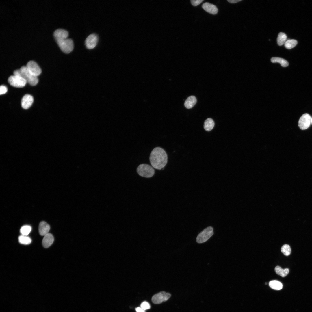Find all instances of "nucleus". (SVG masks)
I'll return each instance as SVG.
<instances>
[{"mask_svg": "<svg viewBox=\"0 0 312 312\" xmlns=\"http://www.w3.org/2000/svg\"><path fill=\"white\" fill-rule=\"evenodd\" d=\"M149 160L153 168L157 170H161L164 168L167 162V155L164 149L157 147L151 151Z\"/></svg>", "mask_w": 312, "mask_h": 312, "instance_id": "nucleus-1", "label": "nucleus"}, {"mask_svg": "<svg viewBox=\"0 0 312 312\" xmlns=\"http://www.w3.org/2000/svg\"><path fill=\"white\" fill-rule=\"evenodd\" d=\"M13 74L21 77L26 80L27 83L31 86L36 85L38 82L37 77L31 74L27 70L26 66H22L20 69L14 70Z\"/></svg>", "mask_w": 312, "mask_h": 312, "instance_id": "nucleus-2", "label": "nucleus"}, {"mask_svg": "<svg viewBox=\"0 0 312 312\" xmlns=\"http://www.w3.org/2000/svg\"><path fill=\"white\" fill-rule=\"evenodd\" d=\"M61 50L66 54L71 52L74 49V43L71 39L62 37L55 38Z\"/></svg>", "mask_w": 312, "mask_h": 312, "instance_id": "nucleus-3", "label": "nucleus"}, {"mask_svg": "<svg viewBox=\"0 0 312 312\" xmlns=\"http://www.w3.org/2000/svg\"><path fill=\"white\" fill-rule=\"evenodd\" d=\"M136 171L139 175L146 178L152 177L155 173V170L152 166L144 164L139 165L137 168Z\"/></svg>", "mask_w": 312, "mask_h": 312, "instance_id": "nucleus-4", "label": "nucleus"}, {"mask_svg": "<svg viewBox=\"0 0 312 312\" xmlns=\"http://www.w3.org/2000/svg\"><path fill=\"white\" fill-rule=\"evenodd\" d=\"M213 229L211 226H209L201 231L196 238V242L198 243L205 242L213 234Z\"/></svg>", "mask_w": 312, "mask_h": 312, "instance_id": "nucleus-5", "label": "nucleus"}, {"mask_svg": "<svg viewBox=\"0 0 312 312\" xmlns=\"http://www.w3.org/2000/svg\"><path fill=\"white\" fill-rule=\"evenodd\" d=\"M8 82L10 85L16 88L23 87L27 83L26 80L21 77L14 75L9 77Z\"/></svg>", "mask_w": 312, "mask_h": 312, "instance_id": "nucleus-6", "label": "nucleus"}, {"mask_svg": "<svg viewBox=\"0 0 312 312\" xmlns=\"http://www.w3.org/2000/svg\"><path fill=\"white\" fill-rule=\"evenodd\" d=\"M171 296L169 293L161 291L154 295L151 299L152 302L155 304H159L167 300Z\"/></svg>", "mask_w": 312, "mask_h": 312, "instance_id": "nucleus-7", "label": "nucleus"}, {"mask_svg": "<svg viewBox=\"0 0 312 312\" xmlns=\"http://www.w3.org/2000/svg\"><path fill=\"white\" fill-rule=\"evenodd\" d=\"M26 67L28 71L33 76L37 77L41 73V70L34 61L31 60L27 63Z\"/></svg>", "mask_w": 312, "mask_h": 312, "instance_id": "nucleus-8", "label": "nucleus"}, {"mask_svg": "<svg viewBox=\"0 0 312 312\" xmlns=\"http://www.w3.org/2000/svg\"><path fill=\"white\" fill-rule=\"evenodd\" d=\"M311 123V117L308 114L305 113L300 117L298 121V126L302 130L307 129Z\"/></svg>", "mask_w": 312, "mask_h": 312, "instance_id": "nucleus-9", "label": "nucleus"}, {"mask_svg": "<svg viewBox=\"0 0 312 312\" xmlns=\"http://www.w3.org/2000/svg\"><path fill=\"white\" fill-rule=\"evenodd\" d=\"M98 41V35L95 34L90 35L86 39L85 44L86 48L89 49L94 48L97 45Z\"/></svg>", "mask_w": 312, "mask_h": 312, "instance_id": "nucleus-10", "label": "nucleus"}, {"mask_svg": "<svg viewBox=\"0 0 312 312\" xmlns=\"http://www.w3.org/2000/svg\"><path fill=\"white\" fill-rule=\"evenodd\" d=\"M34 101L33 96L29 94L24 96L21 101L22 107L25 109H27L32 105Z\"/></svg>", "mask_w": 312, "mask_h": 312, "instance_id": "nucleus-11", "label": "nucleus"}, {"mask_svg": "<svg viewBox=\"0 0 312 312\" xmlns=\"http://www.w3.org/2000/svg\"><path fill=\"white\" fill-rule=\"evenodd\" d=\"M202 7L206 12L212 14H216L218 12V8L215 5L208 2L204 3Z\"/></svg>", "mask_w": 312, "mask_h": 312, "instance_id": "nucleus-12", "label": "nucleus"}, {"mask_svg": "<svg viewBox=\"0 0 312 312\" xmlns=\"http://www.w3.org/2000/svg\"><path fill=\"white\" fill-rule=\"evenodd\" d=\"M53 241L54 237L53 235L48 233L44 236L42 242V245L44 247L48 248L51 245Z\"/></svg>", "mask_w": 312, "mask_h": 312, "instance_id": "nucleus-13", "label": "nucleus"}, {"mask_svg": "<svg viewBox=\"0 0 312 312\" xmlns=\"http://www.w3.org/2000/svg\"><path fill=\"white\" fill-rule=\"evenodd\" d=\"M49 225L46 222H41L39 225L38 231L39 234L41 236H44L50 230Z\"/></svg>", "mask_w": 312, "mask_h": 312, "instance_id": "nucleus-14", "label": "nucleus"}, {"mask_svg": "<svg viewBox=\"0 0 312 312\" xmlns=\"http://www.w3.org/2000/svg\"><path fill=\"white\" fill-rule=\"evenodd\" d=\"M196 101L197 100L196 97L194 96H191L186 99L184 105L187 108L190 109L195 105Z\"/></svg>", "mask_w": 312, "mask_h": 312, "instance_id": "nucleus-15", "label": "nucleus"}, {"mask_svg": "<svg viewBox=\"0 0 312 312\" xmlns=\"http://www.w3.org/2000/svg\"><path fill=\"white\" fill-rule=\"evenodd\" d=\"M53 35L54 38L61 37L67 38L69 34L68 31L64 29H58L54 31Z\"/></svg>", "mask_w": 312, "mask_h": 312, "instance_id": "nucleus-16", "label": "nucleus"}, {"mask_svg": "<svg viewBox=\"0 0 312 312\" xmlns=\"http://www.w3.org/2000/svg\"><path fill=\"white\" fill-rule=\"evenodd\" d=\"M214 124V122L212 119L210 118H208L205 120L204 122V128L206 131H210L213 129Z\"/></svg>", "mask_w": 312, "mask_h": 312, "instance_id": "nucleus-17", "label": "nucleus"}, {"mask_svg": "<svg viewBox=\"0 0 312 312\" xmlns=\"http://www.w3.org/2000/svg\"><path fill=\"white\" fill-rule=\"evenodd\" d=\"M269 286L272 289L275 290H280L283 287V285L280 281L277 280L271 281L269 282Z\"/></svg>", "mask_w": 312, "mask_h": 312, "instance_id": "nucleus-18", "label": "nucleus"}, {"mask_svg": "<svg viewBox=\"0 0 312 312\" xmlns=\"http://www.w3.org/2000/svg\"><path fill=\"white\" fill-rule=\"evenodd\" d=\"M271 60L272 63H278L283 67L287 66L289 65L288 62L285 60L279 57H273Z\"/></svg>", "mask_w": 312, "mask_h": 312, "instance_id": "nucleus-19", "label": "nucleus"}, {"mask_svg": "<svg viewBox=\"0 0 312 312\" xmlns=\"http://www.w3.org/2000/svg\"><path fill=\"white\" fill-rule=\"evenodd\" d=\"M275 271L277 274L283 277L288 274L289 270L287 268L283 269L279 266H277L275 268Z\"/></svg>", "mask_w": 312, "mask_h": 312, "instance_id": "nucleus-20", "label": "nucleus"}, {"mask_svg": "<svg viewBox=\"0 0 312 312\" xmlns=\"http://www.w3.org/2000/svg\"><path fill=\"white\" fill-rule=\"evenodd\" d=\"M286 35L283 32H280L277 38V43L279 46H282L284 44L287 40Z\"/></svg>", "mask_w": 312, "mask_h": 312, "instance_id": "nucleus-21", "label": "nucleus"}, {"mask_svg": "<svg viewBox=\"0 0 312 312\" xmlns=\"http://www.w3.org/2000/svg\"><path fill=\"white\" fill-rule=\"evenodd\" d=\"M18 240L20 244L24 245L29 244L31 242V240L30 237L27 236L22 235L19 237Z\"/></svg>", "mask_w": 312, "mask_h": 312, "instance_id": "nucleus-22", "label": "nucleus"}, {"mask_svg": "<svg viewBox=\"0 0 312 312\" xmlns=\"http://www.w3.org/2000/svg\"><path fill=\"white\" fill-rule=\"evenodd\" d=\"M297 43V41L295 40L288 39L285 43L284 46L286 49H290L295 47Z\"/></svg>", "mask_w": 312, "mask_h": 312, "instance_id": "nucleus-23", "label": "nucleus"}, {"mask_svg": "<svg viewBox=\"0 0 312 312\" xmlns=\"http://www.w3.org/2000/svg\"><path fill=\"white\" fill-rule=\"evenodd\" d=\"M31 230V226L25 225L22 226L20 229V232L22 235L27 236L30 232Z\"/></svg>", "mask_w": 312, "mask_h": 312, "instance_id": "nucleus-24", "label": "nucleus"}, {"mask_svg": "<svg viewBox=\"0 0 312 312\" xmlns=\"http://www.w3.org/2000/svg\"><path fill=\"white\" fill-rule=\"evenodd\" d=\"M281 251L285 255L287 256L291 253V249L289 245L285 244L281 247Z\"/></svg>", "mask_w": 312, "mask_h": 312, "instance_id": "nucleus-25", "label": "nucleus"}, {"mask_svg": "<svg viewBox=\"0 0 312 312\" xmlns=\"http://www.w3.org/2000/svg\"><path fill=\"white\" fill-rule=\"evenodd\" d=\"M140 307L144 310H145L150 309V306L148 302L145 301L141 303Z\"/></svg>", "mask_w": 312, "mask_h": 312, "instance_id": "nucleus-26", "label": "nucleus"}, {"mask_svg": "<svg viewBox=\"0 0 312 312\" xmlns=\"http://www.w3.org/2000/svg\"><path fill=\"white\" fill-rule=\"evenodd\" d=\"M7 87L4 85H1L0 87V95L5 94L7 91Z\"/></svg>", "mask_w": 312, "mask_h": 312, "instance_id": "nucleus-27", "label": "nucleus"}, {"mask_svg": "<svg viewBox=\"0 0 312 312\" xmlns=\"http://www.w3.org/2000/svg\"><path fill=\"white\" fill-rule=\"evenodd\" d=\"M204 0H191V2L193 6H196L200 4Z\"/></svg>", "mask_w": 312, "mask_h": 312, "instance_id": "nucleus-28", "label": "nucleus"}, {"mask_svg": "<svg viewBox=\"0 0 312 312\" xmlns=\"http://www.w3.org/2000/svg\"><path fill=\"white\" fill-rule=\"evenodd\" d=\"M135 309L136 312H145V310L141 307H137Z\"/></svg>", "mask_w": 312, "mask_h": 312, "instance_id": "nucleus-29", "label": "nucleus"}, {"mask_svg": "<svg viewBox=\"0 0 312 312\" xmlns=\"http://www.w3.org/2000/svg\"><path fill=\"white\" fill-rule=\"evenodd\" d=\"M241 0H228L227 1L230 3H237L240 1Z\"/></svg>", "mask_w": 312, "mask_h": 312, "instance_id": "nucleus-30", "label": "nucleus"}, {"mask_svg": "<svg viewBox=\"0 0 312 312\" xmlns=\"http://www.w3.org/2000/svg\"><path fill=\"white\" fill-rule=\"evenodd\" d=\"M311 124H312V117L311 118Z\"/></svg>", "mask_w": 312, "mask_h": 312, "instance_id": "nucleus-31", "label": "nucleus"}]
</instances>
